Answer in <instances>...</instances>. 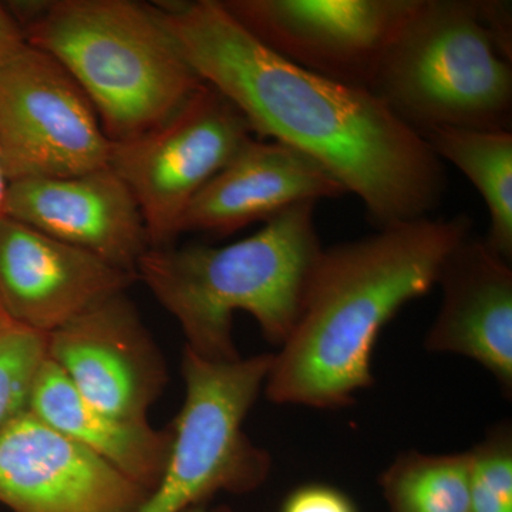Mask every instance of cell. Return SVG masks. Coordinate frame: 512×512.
<instances>
[{"instance_id": "obj_1", "label": "cell", "mask_w": 512, "mask_h": 512, "mask_svg": "<svg viewBox=\"0 0 512 512\" xmlns=\"http://www.w3.org/2000/svg\"><path fill=\"white\" fill-rule=\"evenodd\" d=\"M153 5L202 82L231 101L254 133L311 158L359 197L377 229L439 207L443 163L375 93L286 62L220 0Z\"/></svg>"}, {"instance_id": "obj_2", "label": "cell", "mask_w": 512, "mask_h": 512, "mask_svg": "<svg viewBox=\"0 0 512 512\" xmlns=\"http://www.w3.org/2000/svg\"><path fill=\"white\" fill-rule=\"evenodd\" d=\"M471 229L464 214L426 217L323 248L301 319L272 360L266 397L318 410L355 404L375 383L372 359L382 330L437 285L447 256Z\"/></svg>"}, {"instance_id": "obj_3", "label": "cell", "mask_w": 512, "mask_h": 512, "mask_svg": "<svg viewBox=\"0 0 512 512\" xmlns=\"http://www.w3.org/2000/svg\"><path fill=\"white\" fill-rule=\"evenodd\" d=\"M315 202L296 205L251 237L225 247L148 249L138 281L183 330L185 348L210 362H234L235 312H247L269 343L282 346L298 325L323 247Z\"/></svg>"}, {"instance_id": "obj_4", "label": "cell", "mask_w": 512, "mask_h": 512, "mask_svg": "<svg viewBox=\"0 0 512 512\" xmlns=\"http://www.w3.org/2000/svg\"><path fill=\"white\" fill-rule=\"evenodd\" d=\"M26 43L62 64L110 141L163 123L204 86L154 5L133 0L5 2Z\"/></svg>"}, {"instance_id": "obj_5", "label": "cell", "mask_w": 512, "mask_h": 512, "mask_svg": "<svg viewBox=\"0 0 512 512\" xmlns=\"http://www.w3.org/2000/svg\"><path fill=\"white\" fill-rule=\"evenodd\" d=\"M511 63L485 22L483 0H413L367 89L421 136L511 131Z\"/></svg>"}, {"instance_id": "obj_6", "label": "cell", "mask_w": 512, "mask_h": 512, "mask_svg": "<svg viewBox=\"0 0 512 512\" xmlns=\"http://www.w3.org/2000/svg\"><path fill=\"white\" fill-rule=\"evenodd\" d=\"M274 353L210 362L185 348V397L173 427V448L160 483L140 512H184L215 494H247L271 473L268 451L244 423L264 390Z\"/></svg>"}, {"instance_id": "obj_7", "label": "cell", "mask_w": 512, "mask_h": 512, "mask_svg": "<svg viewBox=\"0 0 512 512\" xmlns=\"http://www.w3.org/2000/svg\"><path fill=\"white\" fill-rule=\"evenodd\" d=\"M252 134L237 107L204 84L163 123L111 141L109 167L136 198L150 249L173 247L192 200Z\"/></svg>"}, {"instance_id": "obj_8", "label": "cell", "mask_w": 512, "mask_h": 512, "mask_svg": "<svg viewBox=\"0 0 512 512\" xmlns=\"http://www.w3.org/2000/svg\"><path fill=\"white\" fill-rule=\"evenodd\" d=\"M111 141L82 87L26 43L0 63V164L8 184L109 168Z\"/></svg>"}, {"instance_id": "obj_9", "label": "cell", "mask_w": 512, "mask_h": 512, "mask_svg": "<svg viewBox=\"0 0 512 512\" xmlns=\"http://www.w3.org/2000/svg\"><path fill=\"white\" fill-rule=\"evenodd\" d=\"M249 35L286 62L369 87L413 0H220Z\"/></svg>"}, {"instance_id": "obj_10", "label": "cell", "mask_w": 512, "mask_h": 512, "mask_svg": "<svg viewBox=\"0 0 512 512\" xmlns=\"http://www.w3.org/2000/svg\"><path fill=\"white\" fill-rule=\"evenodd\" d=\"M47 357L87 402L124 420H147L168 380L164 357L126 293L47 335Z\"/></svg>"}, {"instance_id": "obj_11", "label": "cell", "mask_w": 512, "mask_h": 512, "mask_svg": "<svg viewBox=\"0 0 512 512\" xmlns=\"http://www.w3.org/2000/svg\"><path fill=\"white\" fill-rule=\"evenodd\" d=\"M148 495L28 410L0 431V504L12 512H140Z\"/></svg>"}, {"instance_id": "obj_12", "label": "cell", "mask_w": 512, "mask_h": 512, "mask_svg": "<svg viewBox=\"0 0 512 512\" xmlns=\"http://www.w3.org/2000/svg\"><path fill=\"white\" fill-rule=\"evenodd\" d=\"M136 281L90 252L0 218V305L16 325L50 335Z\"/></svg>"}, {"instance_id": "obj_13", "label": "cell", "mask_w": 512, "mask_h": 512, "mask_svg": "<svg viewBox=\"0 0 512 512\" xmlns=\"http://www.w3.org/2000/svg\"><path fill=\"white\" fill-rule=\"evenodd\" d=\"M5 215L131 274L150 249L136 198L110 167L10 183Z\"/></svg>"}, {"instance_id": "obj_14", "label": "cell", "mask_w": 512, "mask_h": 512, "mask_svg": "<svg viewBox=\"0 0 512 512\" xmlns=\"http://www.w3.org/2000/svg\"><path fill=\"white\" fill-rule=\"evenodd\" d=\"M443 301L424 348L474 360L512 394V269L484 239L468 237L447 256Z\"/></svg>"}, {"instance_id": "obj_15", "label": "cell", "mask_w": 512, "mask_h": 512, "mask_svg": "<svg viewBox=\"0 0 512 512\" xmlns=\"http://www.w3.org/2000/svg\"><path fill=\"white\" fill-rule=\"evenodd\" d=\"M346 194L311 158L276 141L251 138L192 200L181 234L228 235L252 222H268L296 205Z\"/></svg>"}, {"instance_id": "obj_16", "label": "cell", "mask_w": 512, "mask_h": 512, "mask_svg": "<svg viewBox=\"0 0 512 512\" xmlns=\"http://www.w3.org/2000/svg\"><path fill=\"white\" fill-rule=\"evenodd\" d=\"M28 412L67 439L89 448L148 493L160 483L170 460L171 427L158 430L147 420L119 419L97 409L49 357L33 382Z\"/></svg>"}, {"instance_id": "obj_17", "label": "cell", "mask_w": 512, "mask_h": 512, "mask_svg": "<svg viewBox=\"0 0 512 512\" xmlns=\"http://www.w3.org/2000/svg\"><path fill=\"white\" fill-rule=\"evenodd\" d=\"M441 163L457 167L480 192L488 214V247L512 259V133L508 130L439 128L424 134Z\"/></svg>"}, {"instance_id": "obj_18", "label": "cell", "mask_w": 512, "mask_h": 512, "mask_svg": "<svg viewBox=\"0 0 512 512\" xmlns=\"http://www.w3.org/2000/svg\"><path fill=\"white\" fill-rule=\"evenodd\" d=\"M389 512H471L468 453L403 451L380 474Z\"/></svg>"}, {"instance_id": "obj_19", "label": "cell", "mask_w": 512, "mask_h": 512, "mask_svg": "<svg viewBox=\"0 0 512 512\" xmlns=\"http://www.w3.org/2000/svg\"><path fill=\"white\" fill-rule=\"evenodd\" d=\"M471 512H512V427L501 421L467 450Z\"/></svg>"}, {"instance_id": "obj_20", "label": "cell", "mask_w": 512, "mask_h": 512, "mask_svg": "<svg viewBox=\"0 0 512 512\" xmlns=\"http://www.w3.org/2000/svg\"><path fill=\"white\" fill-rule=\"evenodd\" d=\"M47 357V335L12 325L0 335V431L28 410L30 390Z\"/></svg>"}, {"instance_id": "obj_21", "label": "cell", "mask_w": 512, "mask_h": 512, "mask_svg": "<svg viewBox=\"0 0 512 512\" xmlns=\"http://www.w3.org/2000/svg\"><path fill=\"white\" fill-rule=\"evenodd\" d=\"M279 512H360L355 501L335 485L301 484L289 491Z\"/></svg>"}, {"instance_id": "obj_22", "label": "cell", "mask_w": 512, "mask_h": 512, "mask_svg": "<svg viewBox=\"0 0 512 512\" xmlns=\"http://www.w3.org/2000/svg\"><path fill=\"white\" fill-rule=\"evenodd\" d=\"M25 45V35L18 20L13 18L5 2H0V63L15 55Z\"/></svg>"}, {"instance_id": "obj_23", "label": "cell", "mask_w": 512, "mask_h": 512, "mask_svg": "<svg viewBox=\"0 0 512 512\" xmlns=\"http://www.w3.org/2000/svg\"><path fill=\"white\" fill-rule=\"evenodd\" d=\"M184 512H235L232 508L227 505H217V507H211L210 503L194 505V507L188 508Z\"/></svg>"}, {"instance_id": "obj_24", "label": "cell", "mask_w": 512, "mask_h": 512, "mask_svg": "<svg viewBox=\"0 0 512 512\" xmlns=\"http://www.w3.org/2000/svg\"><path fill=\"white\" fill-rule=\"evenodd\" d=\"M8 181L3 174L2 164H0V218L5 215L6 192H8Z\"/></svg>"}, {"instance_id": "obj_25", "label": "cell", "mask_w": 512, "mask_h": 512, "mask_svg": "<svg viewBox=\"0 0 512 512\" xmlns=\"http://www.w3.org/2000/svg\"><path fill=\"white\" fill-rule=\"evenodd\" d=\"M12 325H15V323L9 319V316L3 311L2 305H0V335L5 333Z\"/></svg>"}]
</instances>
